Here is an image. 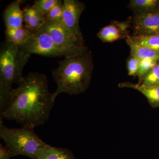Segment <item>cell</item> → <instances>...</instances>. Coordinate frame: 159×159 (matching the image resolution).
Here are the masks:
<instances>
[{
	"label": "cell",
	"mask_w": 159,
	"mask_h": 159,
	"mask_svg": "<svg viewBox=\"0 0 159 159\" xmlns=\"http://www.w3.org/2000/svg\"><path fill=\"white\" fill-rule=\"evenodd\" d=\"M132 29L134 36L159 35V12L147 14H134Z\"/></svg>",
	"instance_id": "cell-8"
},
{
	"label": "cell",
	"mask_w": 159,
	"mask_h": 159,
	"mask_svg": "<svg viewBox=\"0 0 159 159\" xmlns=\"http://www.w3.org/2000/svg\"><path fill=\"white\" fill-rule=\"evenodd\" d=\"M19 47L30 55L36 54L49 57L74 55L57 46L48 34L41 31L34 33L25 43Z\"/></svg>",
	"instance_id": "cell-6"
},
{
	"label": "cell",
	"mask_w": 159,
	"mask_h": 159,
	"mask_svg": "<svg viewBox=\"0 0 159 159\" xmlns=\"http://www.w3.org/2000/svg\"><path fill=\"white\" fill-rule=\"evenodd\" d=\"M159 61L152 59L140 60L139 72L137 76L139 78V84L142 83L145 74L154 66Z\"/></svg>",
	"instance_id": "cell-20"
},
{
	"label": "cell",
	"mask_w": 159,
	"mask_h": 159,
	"mask_svg": "<svg viewBox=\"0 0 159 159\" xmlns=\"http://www.w3.org/2000/svg\"><path fill=\"white\" fill-rule=\"evenodd\" d=\"M63 10V2L58 0L56 5L45 14L46 22H62Z\"/></svg>",
	"instance_id": "cell-19"
},
{
	"label": "cell",
	"mask_w": 159,
	"mask_h": 159,
	"mask_svg": "<svg viewBox=\"0 0 159 159\" xmlns=\"http://www.w3.org/2000/svg\"><path fill=\"white\" fill-rule=\"evenodd\" d=\"M11 154L9 150L2 144H0V159H10Z\"/></svg>",
	"instance_id": "cell-23"
},
{
	"label": "cell",
	"mask_w": 159,
	"mask_h": 159,
	"mask_svg": "<svg viewBox=\"0 0 159 159\" xmlns=\"http://www.w3.org/2000/svg\"><path fill=\"white\" fill-rule=\"evenodd\" d=\"M0 137L11 157L22 155L36 159L37 151L49 145L34 132V129L24 127L9 128L3 124L2 119H0Z\"/></svg>",
	"instance_id": "cell-4"
},
{
	"label": "cell",
	"mask_w": 159,
	"mask_h": 159,
	"mask_svg": "<svg viewBox=\"0 0 159 159\" xmlns=\"http://www.w3.org/2000/svg\"><path fill=\"white\" fill-rule=\"evenodd\" d=\"M140 61V59L133 55H130L128 57L126 61V67L129 76H137L139 70Z\"/></svg>",
	"instance_id": "cell-21"
},
{
	"label": "cell",
	"mask_w": 159,
	"mask_h": 159,
	"mask_svg": "<svg viewBox=\"0 0 159 159\" xmlns=\"http://www.w3.org/2000/svg\"><path fill=\"white\" fill-rule=\"evenodd\" d=\"M126 41L130 48V55L140 60L152 59L159 61V51L134 43L128 37L126 39Z\"/></svg>",
	"instance_id": "cell-15"
},
{
	"label": "cell",
	"mask_w": 159,
	"mask_h": 159,
	"mask_svg": "<svg viewBox=\"0 0 159 159\" xmlns=\"http://www.w3.org/2000/svg\"><path fill=\"white\" fill-rule=\"evenodd\" d=\"M35 157L36 159H75L70 149L50 145L39 149L35 153Z\"/></svg>",
	"instance_id": "cell-11"
},
{
	"label": "cell",
	"mask_w": 159,
	"mask_h": 159,
	"mask_svg": "<svg viewBox=\"0 0 159 159\" xmlns=\"http://www.w3.org/2000/svg\"><path fill=\"white\" fill-rule=\"evenodd\" d=\"M33 6V11L28 25L25 26L34 32L39 31L46 22L45 14L37 7Z\"/></svg>",
	"instance_id": "cell-17"
},
{
	"label": "cell",
	"mask_w": 159,
	"mask_h": 159,
	"mask_svg": "<svg viewBox=\"0 0 159 159\" xmlns=\"http://www.w3.org/2000/svg\"><path fill=\"white\" fill-rule=\"evenodd\" d=\"M34 33L25 25L20 28H6L5 38L6 41L20 46L25 43Z\"/></svg>",
	"instance_id": "cell-12"
},
{
	"label": "cell",
	"mask_w": 159,
	"mask_h": 159,
	"mask_svg": "<svg viewBox=\"0 0 159 159\" xmlns=\"http://www.w3.org/2000/svg\"><path fill=\"white\" fill-rule=\"evenodd\" d=\"M22 0H16L9 4L3 12V17L6 28H20L22 27L23 11L20 5Z\"/></svg>",
	"instance_id": "cell-10"
},
{
	"label": "cell",
	"mask_w": 159,
	"mask_h": 159,
	"mask_svg": "<svg viewBox=\"0 0 159 159\" xmlns=\"http://www.w3.org/2000/svg\"><path fill=\"white\" fill-rule=\"evenodd\" d=\"M54 102L46 75L30 72L14 89L10 104L0 113V119L34 129L48 120Z\"/></svg>",
	"instance_id": "cell-1"
},
{
	"label": "cell",
	"mask_w": 159,
	"mask_h": 159,
	"mask_svg": "<svg viewBox=\"0 0 159 159\" xmlns=\"http://www.w3.org/2000/svg\"><path fill=\"white\" fill-rule=\"evenodd\" d=\"M128 7L134 14L152 13L158 11L159 0H130Z\"/></svg>",
	"instance_id": "cell-14"
},
{
	"label": "cell",
	"mask_w": 159,
	"mask_h": 159,
	"mask_svg": "<svg viewBox=\"0 0 159 159\" xmlns=\"http://www.w3.org/2000/svg\"><path fill=\"white\" fill-rule=\"evenodd\" d=\"M39 31L48 34L57 46L71 54H82L88 51V48L80 42L62 22H46Z\"/></svg>",
	"instance_id": "cell-5"
},
{
	"label": "cell",
	"mask_w": 159,
	"mask_h": 159,
	"mask_svg": "<svg viewBox=\"0 0 159 159\" xmlns=\"http://www.w3.org/2000/svg\"><path fill=\"white\" fill-rule=\"evenodd\" d=\"M159 12V11H158Z\"/></svg>",
	"instance_id": "cell-24"
},
{
	"label": "cell",
	"mask_w": 159,
	"mask_h": 159,
	"mask_svg": "<svg viewBox=\"0 0 159 159\" xmlns=\"http://www.w3.org/2000/svg\"><path fill=\"white\" fill-rule=\"evenodd\" d=\"M132 18L125 21L114 20L108 25L100 29L97 36L104 43H112L118 40L127 39L129 35L128 29L131 25Z\"/></svg>",
	"instance_id": "cell-9"
},
{
	"label": "cell",
	"mask_w": 159,
	"mask_h": 159,
	"mask_svg": "<svg viewBox=\"0 0 159 159\" xmlns=\"http://www.w3.org/2000/svg\"><path fill=\"white\" fill-rule=\"evenodd\" d=\"M120 87L130 88L141 92L148 99L150 105L154 108L159 107V85L152 87L146 88L139 84H135L124 82L119 84Z\"/></svg>",
	"instance_id": "cell-13"
},
{
	"label": "cell",
	"mask_w": 159,
	"mask_h": 159,
	"mask_svg": "<svg viewBox=\"0 0 159 159\" xmlns=\"http://www.w3.org/2000/svg\"><path fill=\"white\" fill-rule=\"evenodd\" d=\"M139 84L146 88L159 85V61L145 74L142 83Z\"/></svg>",
	"instance_id": "cell-18"
},
{
	"label": "cell",
	"mask_w": 159,
	"mask_h": 159,
	"mask_svg": "<svg viewBox=\"0 0 159 159\" xmlns=\"http://www.w3.org/2000/svg\"><path fill=\"white\" fill-rule=\"evenodd\" d=\"M58 0H36L33 5L46 14L57 4Z\"/></svg>",
	"instance_id": "cell-22"
},
{
	"label": "cell",
	"mask_w": 159,
	"mask_h": 159,
	"mask_svg": "<svg viewBox=\"0 0 159 159\" xmlns=\"http://www.w3.org/2000/svg\"><path fill=\"white\" fill-rule=\"evenodd\" d=\"M94 65L92 52L66 57L59 61L57 68L52 72L57 84L56 91L52 93V99L64 93L73 96L84 93L90 84Z\"/></svg>",
	"instance_id": "cell-2"
},
{
	"label": "cell",
	"mask_w": 159,
	"mask_h": 159,
	"mask_svg": "<svg viewBox=\"0 0 159 159\" xmlns=\"http://www.w3.org/2000/svg\"><path fill=\"white\" fill-rule=\"evenodd\" d=\"M128 38L134 43L159 51V35L147 36L129 35Z\"/></svg>",
	"instance_id": "cell-16"
},
{
	"label": "cell",
	"mask_w": 159,
	"mask_h": 159,
	"mask_svg": "<svg viewBox=\"0 0 159 159\" xmlns=\"http://www.w3.org/2000/svg\"><path fill=\"white\" fill-rule=\"evenodd\" d=\"M63 3V24L80 42L84 45V38L80 28L79 20L85 9V5L77 0H64Z\"/></svg>",
	"instance_id": "cell-7"
},
{
	"label": "cell",
	"mask_w": 159,
	"mask_h": 159,
	"mask_svg": "<svg viewBox=\"0 0 159 159\" xmlns=\"http://www.w3.org/2000/svg\"><path fill=\"white\" fill-rule=\"evenodd\" d=\"M30 54L14 44L4 42L0 48V113L8 108L14 88L24 78L23 71Z\"/></svg>",
	"instance_id": "cell-3"
}]
</instances>
